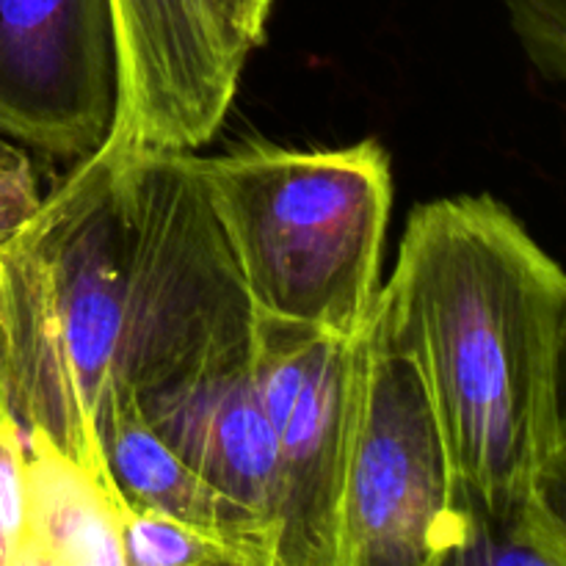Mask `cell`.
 I'll return each mask as SVG.
<instances>
[{"label":"cell","mask_w":566,"mask_h":566,"mask_svg":"<svg viewBox=\"0 0 566 566\" xmlns=\"http://www.w3.org/2000/svg\"><path fill=\"white\" fill-rule=\"evenodd\" d=\"M564 324L566 271L506 205L462 193L409 213L370 326L418 370L468 509L534 501L564 448Z\"/></svg>","instance_id":"6da1fadb"},{"label":"cell","mask_w":566,"mask_h":566,"mask_svg":"<svg viewBox=\"0 0 566 566\" xmlns=\"http://www.w3.org/2000/svg\"><path fill=\"white\" fill-rule=\"evenodd\" d=\"M160 365L158 247L127 147L108 138L0 235V409L108 475L103 429Z\"/></svg>","instance_id":"7a4b0ae2"},{"label":"cell","mask_w":566,"mask_h":566,"mask_svg":"<svg viewBox=\"0 0 566 566\" xmlns=\"http://www.w3.org/2000/svg\"><path fill=\"white\" fill-rule=\"evenodd\" d=\"M258 318L359 337L381 282L392 169L376 138L335 149L254 142L193 155Z\"/></svg>","instance_id":"3957f363"},{"label":"cell","mask_w":566,"mask_h":566,"mask_svg":"<svg viewBox=\"0 0 566 566\" xmlns=\"http://www.w3.org/2000/svg\"><path fill=\"white\" fill-rule=\"evenodd\" d=\"M464 520L457 473L423 381L368 324L337 566L451 564Z\"/></svg>","instance_id":"277c9868"},{"label":"cell","mask_w":566,"mask_h":566,"mask_svg":"<svg viewBox=\"0 0 566 566\" xmlns=\"http://www.w3.org/2000/svg\"><path fill=\"white\" fill-rule=\"evenodd\" d=\"M365 332L335 337L260 318L254 379L276 442V566H337L340 497Z\"/></svg>","instance_id":"5b68a950"},{"label":"cell","mask_w":566,"mask_h":566,"mask_svg":"<svg viewBox=\"0 0 566 566\" xmlns=\"http://www.w3.org/2000/svg\"><path fill=\"white\" fill-rule=\"evenodd\" d=\"M116 114L111 0H0V136L83 160L108 144Z\"/></svg>","instance_id":"8992f818"},{"label":"cell","mask_w":566,"mask_h":566,"mask_svg":"<svg viewBox=\"0 0 566 566\" xmlns=\"http://www.w3.org/2000/svg\"><path fill=\"white\" fill-rule=\"evenodd\" d=\"M119 42V114L111 142L193 153L219 133L247 61L208 0H111Z\"/></svg>","instance_id":"52a82bcc"},{"label":"cell","mask_w":566,"mask_h":566,"mask_svg":"<svg viewBox=\"0 0 566 566\" xmlns=\"http://www.w3.org/2000/svg\"><path fill=\"white\" fill-rule=\"evenodd\" d=\"M138 409L216 492L269 531L276 566L280 468L254 359L180 381Z\"/></svg>","instance_id":"ba28073f"},{"label":"cell","mask_w":566,"mask_h":566,"mask_svg":"<svg viewBox=\"0 0 566 566\" xmlns=\"http://www.w3.org/2000/svg\"><path fill=\"white\" fill-rule=\"evenodd\" d=\"M103 457L125 506L160 512L213 536L241 558V566H274L269 531L216 492L149 426L138 403H127L108 420Z\"/></svg>","instance_id":"9c48e42d"},{"label":"cell","mask_w":566,"mask_h":566,"mask_svg":"<svg viewBox=\"0 0 566 566\" xmlns=\"http://www.w3.org/2000/svg\"><path fill=\"white\" fill-rule=\"evenodd\" d=\"M125 509L108 475L44 437H25L20 566H125Z\"/></svg>","instance_id":"30bf717a"},{"label":"cell","mask_w":566,"mask_h":566,"mask_svg":"<svg viewBox=\"0 0 566 566\" xmlns=\"http://www.w3.org/2000/svg\"><path fill=\"white\" fill-rule=\"evenodd\" d=\"M125 566H241V558L213 536L149 509H125Z\"/></svg>","instance_id":"8fae6325"},{"label":"cell","mask_w":566,"mask_h":566,"mask_svg":"<svg viewBox=\"0 0 566 566\" xmlns=\"http://www.w3.org/2000/svg\"><path fill=\"white\" fill-rule=\"evenodd\" d=\"M503 9L531 64L566 86V0H503Z\"/></svg>","instance_id":"7c38bea8"},{"label":"cell","mask_w":566,"mask_h":566,"mask_svg":"<svg viewBox=\"0 0 566 566\" xmlns=\"http://www.w3.org/2000/svg\"><path fill=\"white\" fill-rule=\"evenodd\" d=\"M25 528V437L0 409V566H20Z\"/></svg>","instance_id":"4fadbf2b"},{"label":"cell","mask_w":566,"mask_h":566,"mask_svg":"<svg viewBox=\"0 0 566 566\" xmlns=\"http://www.w3.org/2000/svg\"><path fill=\"white\" fill-rule=\"evenodd\" d=\"M227 44L238 59L247 61L265 39V25L274 0H208Z\"/></svg>","instance_id":"5bb4252c"},{"label":"cell","mask_w":566,"mask_h":566,"mask_svg":"<svg viewBox=\"0 0 566 566\" xmlns=\"http://www.w3.org/2000/svg\"><path fill=\"white\" fill-rule=\"evenodd\" d=\"M536 501L566 539V448L556 453L536 481Z\"/></svg>","instance_id":"9a60e30c"},{"label":"cell","mask_w":566,"mask_h":566,"mask_svg":"<svg viewBox=\"0 0 566 566\" xmlns=\"http://www.w3.org/2000/svg\"><path fill=\"white\" fill-rule=\"evenodd\" d=\"M558 420H562V437L566 448V324L562 337V354H558Z\"/></svg>","instance_id":"2e32d148"}]
</instances>
